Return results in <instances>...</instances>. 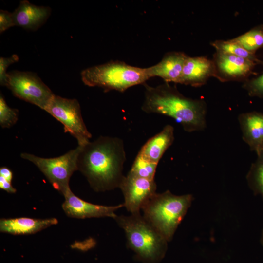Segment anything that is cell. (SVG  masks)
Returning a JSON list of instances; mask_svg holds the SVG:
<instances>
[{
	"label": "cell",
	"instance_id": "1",
	"mask_svg": "<svg viewBox=\"0 0 263 263\" xmlns=\"http://www.w3.org/2000/svg\"><path fill=\"white\" fill-rule=\"evenodd\" d=\"M82 148L77 160L78 170L96 192L119 188L123 174L126 153L123 140L100 136Z\"/></svg>",
	"mask_w": 263,
	"mask_h": 263
},
{
	"label": "cell",
	"instance_id": "2",
	"mask_svg": "<svg viewBox=\"0 0 263 263\" xmlns=\"http://www.w3.org/2000/svg\"><path fill=\"white\" fill-rule=\"evenodd\" d=\"M142 110L172 118L187 132L201 131L207 126V105L202 99H193L182 94L167 82L155 87L147 84Z\"/></svg>",
	"mask_w": 263,
	"mask_h": 263
},
{
	"label": "cell",
	"instance_id": "3",
	"mask_svg": "<svg viewBox=\"0 0 263 263\" xmlns=\"http://www.w3.org/2000/svg\"><path fill=\"white\" fill-rule=\"evenodd\" d=\"M193 199L191 194L176 195L169 190L155 193L143 206L142 216L170 242Z\"/></svg>",
	"mask_w": 263,
	"mask_h": 263
},
{
	"label": "cell",
	"instance_id": "4",
	"mask_svg": "<svg viewBox=\"0 0 263 263\" xmlns=\"http://www.w3.org/2000/svg\"><path fill=\"white\" fill-rule=\"evenodd\" d=\"M114 219L124 231L128 246L141 259L153 262L164 255L168 241L140 213Z\"/></svg>",
	"mask_w": 263,
	"mask_h": 263
},
{
	"label": "cell",
	"instance_id": "5",
	"mask_svg": "<svg viewBox=\"0 0 263 263\" xmlns=\"http://www.w3.org/2000/svg\"><path fill=\"white\" fill-rule=\"evenodd\" d=\"M81 76L83 83L88 86L120 92L144 84L150 79L147 68L132 66L119 61H111L88 68L81 72Z\"/></svg>",
	"mask_w": 263,
	"mask_h": 263
},
{
	"label": "cell",
	"instance_id": "6",
	"mask_svg": "<svg viewBox=\"0 0 263 263\" xmlns=\"http://www.w3.org/2000/svg\"><path fill=\"white\" fill-rule=\"evenodd\" d=\"M82 146H78L65 154L54 158H42L28 153H22V158L35 164L52 186L64 195L70 189L69 181L73 173L78 170L77 160Z\"/></svg>",
	"mask_w": 263,
	"mask_h": 263
},
{
	"label": "cell",
	"instance_id": "7",
	"mask_svg": "<svg viewBox=\"0 0 263 263\" xmlns=\"http://www.w3.org/2000/svg\"><path fill=\"white\" fill-rule=\"evenodd\" d=\"M44 110L63 125L65 132L75 138L78 145L84 146L90 141L92 134L84 122L76 99L54 95Z\"/></svg>",
	"mask_w": 263,
	"mask_h": 263
},
{
	"label": "cell",
	"instance_id": "8",
	"mask_svg": "<svg viewBox=\"0 0 263 263\" xmlns=\"http://www.w3.org/2000/svg\"><path fill=\"white\" fill-rule=\"evenodd\" d=\"M6 86L17 97L45 110L55 95L35 74L14 70L8 73Z\"/></svg>",
	"mask_w": 263,
	"mask_h": 263
},
{
	"label": "cell",
	"instance_id": "9",
	"mask_svg": "<svg viewBox=\"0 0 263 263\" xmlns=\"http://www.w3.org/2000/svg\"><path fill=\"white\" fill-rule=\"evenodd\" d=\"M119 188L124 196V207L132 214L140 213L144 204L156 193L154 180L141 178L130 172L124 177Z\"/></svg>",
	"mask_w": 263,
	"mask_h": 263
},
{
	"label": "cell",
	"instance_id": "10",
	"mask_svg": "<svg viewBox=\"0 0 263 263\" xmlns=\"http://www.w3.org/2000/svg\"><path fill=\"white\" fill-rule=\"evenodd\" d=\"M65 200L62 207L65 213L70 217L85 219L108 217L114 219L115 211L124 205L103 206L94 204L82 200L69 189L63 195Z\"/></svg>",
	"mask_w": 263,
	"mask_h": 263
},
{
	"label": "cell",
	"instance_id": "11",
	"mask_svg": "<svg viewBox=\"0 0 263 263\" xmlns=\"http://www.w3.org/2000/svg\"><path fill=\"white\" fill-rule=\"evenodd\" d=\"M213 61L215 77L221 81L245 79L257 64L246 58L218 52L215 54Z\"/></svg>",
	"mask_w": 263,
	"mask_h": 263
},
{
	"label": "cell",
	"instance_id": "12",
	"mask_svg": "<svg viewBox=\"0 0 263 263\" xmlns=\"http://www.w3.org/2000/svg\"><path fill=\"white\" fill-rule=\"evenodd\" d=\"M213 61L203 56H187L183 67L180 84L200 86L211 76L215 77Z\"/></svg>",
	"mask_w": 263,
	"mask_h": 263
},
{
	"label": "cell",
	"instance_id": "13",
	"mask_svg": "<svg viewBox=\"0 0 263 263\" xmlns=\"http://www.w3.org/2000/svg\"><path fill=\"white\" fill-rule=\"evenodd\" d=\"M187 56L183 52L166 53L157 64L147 68L149 78L158 76L166 82L179 83Z\"/></svg>",
	"mask_w": 263,
	"mask_h": 263
},
{
	"label": "cell",
	"instance_id": "14",
	"mask_svg": "<svg viewBox=\"0 0 263 263\" xmlns=\"http://www.w3.org/2000/svg\"><path fill=\"white\" fill-rule=\"evenodd\" d=\"M238 121L244 141L252 151L263 150V113L256 111L240 114Z\"/></svg>",
	"mask_w": 263,
	"mask_h": 263
},
{
	"label": "cell",
	"instance_id": "15",
	"mask_svg": "<svg viewBox=\"0 0 263 263\" xmlns=\"http://www.w3.org/2000/svg\"><path fill=\"white\" fill-rule=\"evenodd\" d=\"M51 11L48 6H37L26 0H22L13 12L15 26L37 30L46 22Z\"/></svg>",
	"mask_w": 263,
	"mask_h": 263
},
{
	"label": "cell",
	"instance_id": "16",
	"mask_svg": "<svg viewBox=\"0 0 263 263\" xmlns=\"http://www.w3.org/2000/svg\"><path fill=\"white\" fill-rule=\"evenodd\" d=\"M58 223L55 218L34 219L29 217L2 218L0 220V231L13 235L35 234Z\"/></svg>",
	"mask_w": 263,
	"mask_h": 263
},
{
	"label": "cell",
	"instance_id": "17",
	"mask_svg": "<svg viewBox=\"0 0 263 263\" xmlns=\"http://www.w3.org/2000/svg\"><path fill=\"white\" fill-rule=\"evenodd\" d=\"M174 140V128L171 125H167L160 132L147 141L138 154L147 161L158 164Z\"/></svg>",
	"mask_w": 263,
	"mask_h": 263
},
{
	"label": "cell",
	"instance_id": "18",
	"mask_svg": "<svg viewBox=\"0 0 263 263\" xmlns=\"http://www.w3.org/2000/svg\"><path fill=\"white\" fill-rule=\"evenodd\" d=\"M257 155L247 174L246 180L254 194L260 195L263 200V150Z\"/></svg>",
	"mask_w": 263,
	"mask_h": 263
},
{
	"label": "cell",
	"instance_id": "19",
	"mask_svg": "<svg viewBox=\"0 0 263 263\" xmlns=\"http://www.w3.org/2000/svg\"><path fill=\"white\" fill-rule=\"evenodd\" d=\"M232 40L249 52L255 54L257 50L263 47V26H256Z\"/></svg>",
	"mask_w": 263,
	"mask_h": 263
},
{
	"label": "cell",
	"instance_id": "20",
	"mask_svg": "<svg viewBox=\"0 0 263 263\" xmlns=\"http://www.w3.org/2000/svg\"><path fill=\"white\" fill-rule=\"evenodd\" d=\"M216 51L248 59L257 63H262L254 54L249 52L241 45L232 39L230 40H216L212 43Z\"/></svg>",
	"mask_w": 263,
	"mask_h": 263
},
{
	"label": "cell",
	"instance_id": "21",
	"mask_svg": "<svg viewBox=\"0 0 263 263\" xmlns=\"http://www.w3.org/2000/svg\"><path fill=\"white\" fill-rule=\"evenodd\" d=\"M157 165L144 160L138 154L129 172L141 178L154 180Z\"/></svg>",
	"mask_w": 263,
	"mask_h": 263
},
{
	"label": "cell",
	"instance_id": "22",
	"mask_svg": "<svg viewBox=\"0 0 263 263\" xmlns=\"http://www.w3.org/2000/svg\"><path fill=\"white\" fill-rule=\"evenodd\" d=\"M18 110L8 106L2 95L0 96V125L2 128H10L18 120Z\"/></svg>",
	"mask_w": 263,
	"mask_h": 263
},
{
	"label": "cell",
	"instance_id": "23",
	"mask_svg": "<svg viewBox=\"0 0 263 263\" xmlns=\"http://www.w3.org/2000/svg\"><path fill=\"white\" fill-rule=\"evenodd\" d=\"M261 64L263 65V61ZM243 87L249 96L263 98V72L257 77L246 80Z\"/></svg>",
	"mask_w": 263,
	"mask_h": 263
},
{
	"label": "cell",
	"instance_id": "24",
	"mask_svg": "<svg viewBox=\"0 0 263 263\" xmlns=\"http://www.w3.org/2000/svg\"><path fill=\"white\" fill-rule=\"evenodd\" d=\"M17 55L14 54L8 57H0V83L1 86H6L8 80L7 69L9 66L19 61Z\"/></svg>",
	"mask_w": 263,
	"mask_h": 263
},
{
	"label": "cell",
	"instance_id": "25",
	"mask_svg": "<svg viewBox=\"0 0 263 263\" xmlns=\"http://www.w3.org/2000/svg\"><path fill=\"white\" fill-rule=\"evenodd\" d=\"M15 26L13 13L6 10L0 11V33H2L9 28Z\"/></svg>",
	"mask_w": 263,
	"mask_h": 263
},
{
	"label": "cell",
	"instance_id": "26",
	"mask_svg": "<svg viewBox=\"0 0 263 263\" xmlns=\"http://www.w3.org/2000/svg\"><path fill=\"white\" fill-rule=\"evenodd\" d=\"M0 188L10 193H14L17 191L12 186L11 182L1 176H0Z\"/></svg>",
	"mask_w": 263,
	"mask_h": 263
},
{
	"label": "cell",
	"instance_id": "27",
	"mask_svg": "<svg viewBox=\"0 0 263 263\" xmlns=\"http://www.w3.org/2000/svg\"><path fill=\"white\" fill-rule=\"evenodd\" d=\"M0 176L3 177L8 181L11 182L13 178V173L7 167H2L0 168Z\"/></svg>",
	"mask_w": 263,
	"mask_h": 263
},
{
	"label": "cell",
	"instance_id": "28",
	"mask_svg": "<svg viewBox=\"0 0 263 263\" xmlns=\"http://www.w3.org/2000/svg\"><path fill=\"white\" fill-rule=\"evenodd\" d=\"M260 242L262 245L263 246V229L262 230L261 238H260Z\"/></svg>",
	"mask_w": 263,
	"mask_h": 263
}]
</instances>
